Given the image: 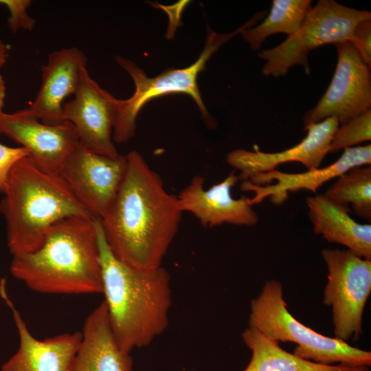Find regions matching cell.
Listing matches in <instances>:
<instances>
[{
	"label": "cell",
	"instance_id": "cell-16",
	"mask_svg": "<svg viewBox=\"0 0 371 371\" xmlns=\"http://www.w3.org/2000/svg\"><path fill=\"white\" fill-rule=\"evenodd\" d=\"M339 125L338 120L330 117L304 128L306 136L294 146L280 152L263 153L236 149L229 153L226 161L239 171L238 180L247 181L253 176L271 171L282 164L295 161L308 170L318 168L330 153L333 135Z\"/></svg>",
	"mask_w": 371,
	"mask_h": 371
},
{
	"label": "cell",
	"instance_id": "cell-15",
	"mask_svg": "<svg viewBox=\"0 0 371 371\" xmlns=\"http://www.w3.org/2000/svg\"><path fill=\"white\" fill-rule=\"evenodd\" d=\"M0 295L11 310L19 337L16 352L3 364L1 371H71L81 333H63L38 339L32 335L8 297L5 279L0 282Z\"/></svg>",
	"mask_w": 371,
	"mask_h": 371
},
{
	"label": "cell",
	"instance_id": "cell-13",
	"mask_svg": "<svg viewBox=\"0 0 371 371\" xmlns=\"http://www.w3.org/2000/svg\"><path fill=\"white\" fill-rule=\"evenodd\" d=\"M370 144L346 148L337 161L324 168L302 173H287L275 169L244 181L241 189L255 193L250 199L252 205L266 198H269L274 204L280 205L286 200L289 192L306 190L315 192L330 179L337 178L354 167L370 165Z\"/></svg>",
	"mask_w": 371,
	"mask_h": 371
},
{
	"label": "cell",
	"instance_id": "cell-17",
	"mask_svg": "<svg viewBox=\"0 0 371 371\" xmlns=\"http://www.w3.org/2000/svg\"><path fill=\"white\" fill-rule=\"evenodd\" d=\"M85 53L76 47L52 52L46 65L42 66L38 92L27 110L41 122L49 125L62 123L63 102L75 95L82 70L87 68Z\"/></svg>",
	"mask_w": 371,
	"mask_h": 371
},
{
	"label": "cell",
	"instance_id": "cell-23",
	"mask_svg": "<svg viewBox=\"0 0 371 371\" xmlns=\"http://www.w3.org/2000/svg\"><path fill=\"white\" fill-rule=\"evenodd\" d=\"M370 139L371 109H369L338 126L331 139L330 153L353 147Z\"/></svg>",
	"mask_w": 371,
	"mask_h": 371
},
{
	"label": "cell",
	"instance_id": "cell-11",
	"mask_svg": "<svg viewBox=\"0 0 371 371\" xmlns=\"http://www.w3.org/2000/svg\"><path fill=\"white\" fill-rule=\"evenodd\" d=\"M120 99L102 89L82 70L74 98L63 106V120L74 126L79 142L91 152L110 157L120 155L113 139Z\"/></svg>",
	"mask_w": 371,
	"mask_h": 371
},
{
	"label": "cell",
	"instance_id": "cell-1",
	"mask_svg": "<svg viewBox=\"0 0 371 371\" xmlns=\"http://www.w3.org/2000/svg\"><path fill=\"white\" fill-rule=\"evenodd\" d=\"M126 158L117 196L100 220L103 236L120 261L137 269L157 268L178 232L183 211L141 154L133 150Z\"/></svg>",
	"mask_w": 371,
	"mask_h": 371
},
{
	"label": "cell",
	"instance_id": "cell-6",
	"mask_svg": "<svg viewBox=\"0 0 371 371\" xmlns=\"http://www.w3.org/2000/svg\"><path fill=\"white\" fill-rule=\"evenodd\" d=\"M250 25L251 23L247 21L229 34H218L208 27L205 44L197 60L186 68L167 69L153 78L148 77L132 60L117 56V64L130 75L135 89L131 98L119 101L118 115L113 131V142L124 143L131 139L135 133L137 115L143 106L151 99L172 93H186L192 97L203 119L214 125L199 91L198 75L205 68L206 62L222 45Z\"/></svg>",
	"mask_w": 371,
	"mask_h": 371
},
{
	"label": "cell",
	"instance_id": "cell-20",
	"mask_svg": "<svg viewBox=\"0 0 371 371\" xmlns=\"http://www.w3.org/2000/svg\"><path fill=\"white\" fill-rule=\"evenodd\" d=\"M242 337L251 351V360L243 371H369L368 367L324 365L303 359L254 328H246Z\"/></svg>",
	"mask_w": 371,
	"mask_h": 371
},
{
	"label": "cell",
	"instance_id": "cell-9",
	"mask_svg": "<svg viewBox=\"0 0 371 371\" xmlns=\"http://www.w3.org/2000/svg\"><path fill=\"white\" fill-rule=\"evenodd\" d=\"M334 45L338 54L334 76L317 105L305 113L304 128L330 117L342 124L370 109V67L350 41Z\"/></svg>",
	"mask_w": 371,
	"mask_h": 371
},
{
	"label": "cell",
	"instance_id": "cell-7",
	"mask_svg": "<svg viewBox=\"0 0 371 371\" xmlns=\"http://www.w3.org/2000/svg\"><path fill=\"white\" fill-rule=\"evenodd\" d=\"M369 19L370 11L346 7L333 0L318 1L294 34L279 45L258 52V56L266 61L262 74L280 77L292 66L300 65L308 75L310 51L325 44L349 41L357 24Z\"/></svg>",
	"mask_w": 371,
	"mask_h": 371
},
{
	"label": "cell",
	"instance_id": "cell-22",
	"mask_svg": "<svg viewBox=\"0 0 371 371\" xmlns=\"http://www.w3.org/2000/svg\"><path fill=\"white\" fill-rule=\"evenodd\" d=\"M337 203L348 207L369 223L371 220V167L357 166L338 177L324 193Z\"/></svg>",
	"mask_w": 371,
	"mask_h": 371
},
{
	"label": "cell",
	"instance_id": "cell-4",
	"mask_svg": "<svg viewBox=\"0 0 371 371\" xmlns=\"http://www.w3.org/2000/svg\"><path fill=\"white\" fill-rule=\"evenodd\" d=\"M3 193L0 213L5 221L12 256L38 249L48 229L61 219L93 218L60 175L42 169L30 156L14 165Z\"/></svg>",
	"mask_w": 371,
	"mask_h": 371
},
{
	"label": "cell",
	"instance_id": "cell-10",
	"mask_svg": "<svg viewBox=\"0 0 371 371\" xmlns=\"http://www.w3.org/2000/svg\"><path fill=\"white\" fill-rule=\"evenodd\" d=\"M126 169V155H100L79 142L65 161L60 175L89 214L101 220L114 202Z\"/></svg>",
	"mask_w": 371,
	"mask_h": 371
},
{
	"label": "cell",
	"instance_id": "cell-24",
	"mask_svg": "<svg viewBox=\"0 0 371 371\" xmlns=\"http://www.w3.org/2000/svg\"><path fill=\"white\" fill-rule=\"evenodd\" d=\"M31 2L30 0H0V4L4 5L10 12L8 27L12 32L20 29L28 31L34 29L36 21L27 12Z\"/></svg>",
	"mask_w": 371,
	"mask_h": 371
},
{
	"label": "cell",
	"instance_id": "cell-3",
	"mask_svg": "<svg viewBox=\"0 0 371 371\" xmlns=\"http://www.w3.org/2000/svg\"><path fill=\"white\" fill-rule=\"evenodd\" d=\"M104 295L110 325L120 348L130 353L148 346L168 325L172 303L170 276L162 266L131 267L116 258L97 219Z\"/></svg>",
	"mask_w": 371,
	"mask_h": 371
},
{
	"label": "cell",
	"instance_id": "cell-8",
	"mask_svg": "<svg viewBox=\"0 0 371 371\" xmlns=\"http://www.w3.org/2000/svg\"><path fill=\"white\" fill-rule=\"evenodd\" d=\"M328 269L323 302L332 307L335 337L357 340L362 333L365 305L371 292V260L349 249H324Z\"/></svg>",
	"mask_w": 371,
	"mask_h": 371
},
{
	"label": "cell",
	"instance_id": "cell-12",
	"mask_svg": "<svg viewBox=\"0 0 371 371\" xmlns=\"http://www.w3.org/2000/svg\"><path fill=\"white\" fill-rule=\"evenodd\" d=\"M0 134L27 150L30 157L42 169L59 174L67 158L79 143L69 122L46 124L27 109L12 113L0 112Z\"/></svg>",
	"mask_w": 371,
	"mask_h": 371
},
{
	"label": "cell",
	"instance_id": "cell-25",
	"mask_svg": "<svg viewBox=\"0 0 371 371\" xmlns=\"http://www.w3.org/2000/svg\"><path fill=\"white\" fill-rule=\"evenodd\" d=\"M365 63L371 67V19L360 21L355 27L349 41Z\"/></svg>",
	"mask_w": 371,
	"mask_h": 371
},
{
	"label": "cell",
	"instance_id": "cell-5",
	"mask_svg": "<svg viewBox=\"0 0 371 371\" xmlns=\"http://www.w3.org/2000/svg\"><path fill=\"white\" fill-rule=\"evenodd\" d=\"M249 327L279 343H295L293 354L305 360L324 365L371 366L370 351L318 333L296 319L283 299L282 284L275 280L267 282L258 296L251 301Z\"/></svg>",
	"mask_w": 371,
	"mask_h": 371
},
{
	"label": "cell",
	"instance_id": "cell-21",
	"mask_svg": "<svg viewBox=\"0 0 371 371\" xmlns=\"http://www.w3.org/2000/svg\"><path fill=\"white\" fill-rule=\"evenodd\" d=\"M311 0H273L267 17L254 27L243 30L240 34L254 50L258 49L265 39L276 33L290 36L302 25L311 10Z\"/></svg>",
	"mask_w": 371,
	"mask_h": 371
},
{
	"label": "cell",
	"instance_id": "cell-14",
	"mask_svg": "<svg viewBox=\"0 0 371 371\" xmlns=\"http://www.w3.org/2000/svg\"><path fill=\"white\" fill-rule=\"evenodd\" d=\"M238 180L234 170L220 183L205 189L204 178L194 176L177 196L181 210L193 214L207 227L224 223L256 225L258 216L250 203V198L232 197V188Z\"/></svg>",
	"mask_w": 371,
	"mask_h": 371
},
{
	"label": "cell",
	"instance_id": "cell-2",
	"mask_svg": "<svg viewBox=\"0 0 371 371\" xmlns=\"http://www.w3.org/2000/svg\"><path fill=\"white\" fill-rule=\"evenodd\" d=\"M10 270L37 293H102L97 219L71 216L56 222L38 249L13 256Z\"/></svg>",
	"mask_w": 371,
	"mask_h": 371
},
{
	"label": "cell",
	"instance_id": "cell-27",
	"mask_svg": "<svg viewBox=\"0 0 371 371\" xmlns=\"http://www.w3.org/2000/svg\"><path fill=\"white\" fill-rule=\"evenodd\" d=\"M5 95V86L2 76L0 75V112L3 111Z\"/></svg>",
	"mask_w": 371,
	"mask_h": 371
},
{
	"label": "cell",
	"instance_id": "cell-28",
	"mask_svg": "<svg viewBox=\"0 0 371 371\" xmlns=\"http://www.w3.org/2000/svg\"><path fill=\"white\" fill-rule=\"evenodd\" d=\"M7 57V48L3 42L0 39V69L5 63Z\"/></svg>",
	"mask_w": 371,
	"mask_h": 371
},
{
	"label": "cell",
	"instance_id": "cell-18",
	"mask_svg": "<svg viewBox=\"0 0 371 371\" xmlns=\"http://www.w3.org/2000/svg\"><path fill=\"white\" fill-rule=\"evenodd\" d=\"M71 371H133V359L119 346L103 300L87 317Z\"/></svg>",
	"mask_w": 371,
	"mask_h": 371
},
{
	"label": "cell",
	"instance_id": "cell-26",
	"mask_svg": "<svg viewBox=\"0 0 371 371\" xmlns=\"http://www.w3.org/2000/svg\"><path fill=\"white\" fill-rule=\"evenodd\" d=\"M30 156L23 147H9L0 142V192H3L10 172L21 159Z\"/></svg>",
	"mask_w": 371,
	"mask_h": 371
},
{
	"label": "cell",
	"instance_id": "cell-19",
	"mask_svg": "<svg viewBox=\"0 0 371 371\" xmlns=\"http://www.w3.org/2000/svg\"><path fill=\"white\" fill-rule=\"evenodd\" d=\"M308 217L315 234L329 243L341 244L363 258L371 260V225L360 224L350 210L324 194L306 200Z\"/></svg>",
	"mask_w": 371,
	"mask_h": 371
}]
</instances>
